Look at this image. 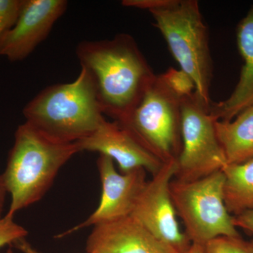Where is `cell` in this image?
Wrapping results in <instances>:
<instances>
[{"label":"cell","mask_w":253,"mask_h":253,"mask_svg":"<svg viewBox=\"0 0 253 253\" xmlns=\"http://www.w3.org/2000/svg\"><path fill=\"white\" fill-rule=\"evenodd\" d=\"M214 126L227 165L253 159V104L231 121H216Z\"/></svg>","instance_id":"5bb4252c"},{"label":"cell","mask_w":253,"mask_h":253,"mask_svg":"<svg viewBox=\"0 0 253 253\" xmlns=\"http://www.w3.org/2000/svg\"><path fill=\"white\" fill-rule=\"evenodd\" d=\"M66 0H23L14 26L0 37V56L23 61L49 36L67 10Z\"/></svg>","instance_id":"9c48e42d"},{"label":"cell","mask_w":253,"mask_h":253,"mask_svg":"<svg viewBox=\"0 0 253 253\" xmlns=\"http://www.w3.org/2000/svg\"><path fill=\"white\" fill-rule=\"evenodd\" d=\"M176 160L164 163L146 182L131 216L160 241L186 253L192 244L181 231L169 191L177 170Z\"/></svg>","instance_id":"ba28073f"},{"label":"cell","mask_w":253,"mask_h":253,"mask_svg":"<svg viewBox=\"0 0 253 253\" xmlns=\"http://www.w3.org/2000/svg\"><path fill=\"white\" fill-rule=\"evenodd\" d=\"M204 253H253L251 243L241 238L219 236L203 246Z\"/></svg>","instance_id":"2e32d148"},{"label":"cell","mask_w":253,"mask_h":253,"mask_svg":"<svg viewBox=\"0 0 253 253\" xmlns=\"http://www.w3.org/2000/svg\"><path fill=\"white\" fill-rule=\"evenodd\" d=\"M26 122L54 140L76 143L91 135L104 121L89 75L47 86L23 110Z\"/></svg>","instance_id":"3957f363"},{"label":"cell","mask_w":253,"mask_h":253,"mask_svg":"<svg viewBox=\"0 0 253 253\" xmlns=\"http://www.w3.org/2000/svg\"><path fill=\"white\" fill-rule=\"evenodd\" d=\"M6 193V189H5L2 178H1V176H0V219L1 218V213H2Z\"/></svg>","instance_id":"44dd1931"},{"label":"cell","mask_w":253,"mask_h":253,"mask_svg":"<svg viewBox=\"0 0 253 253\" xmlns=\"http://www.w3.org/2000/svg\"><path fill=\"white\" fill-rule=\"evenodd\" d=\"M161 76L169 89L181 99L191 96L196 91L194 81L182 70L169 68Z\"/></svg>","instance_id":"e0dca14e"},{"label":"cell","mask_w":253,"mask_h":253,"mask_svg":"<svg viewBox=\"0 0 253 253\" xmlns=\"http://www.w3.org/2000/svg\"><path fill=\"white\" fill-rule=\"evenodd\" d=\"M76 144L80 151H94L111 158L122 173L143 168L154 175L164 164L114 121L105 119L91 135Z\"/></svg>","instance_id":"8fae6325"},{"label":"cell","mask_w":253,"mask_h":253,"mask_svg":"<svg viewBox=\"0 0 253 253\" xmlns=\"http://www.w3.org/2000/svg\"><path fill=\"white\" fill-rule=\"evenodd\" d=\"M76 55L91 78L102 113L116 122L130 114L156 76L134 38L126 33L81 42Z\"/></svg>","instance_id":"6da1fadb"},{"label":"cell","mask_w":253,"mask_h":253,"mask_svg":"<svg viewBox=\"0 0 253 253\" xmlns=\"http://www.w3.org/2000/svg\"><path fill=\"white\" fill-rule=\"evenodd\" d=\"M80 152L76 143L54 140L28 123L18 126L14 146L1 176L6 192L11 196L7 215L41 199L59 169Z\"/></svg>","instance_id":"7a4b0ae2"},{"label":"cell","mask_w":253,"mask_h":253,"mask_svg":"<svg viewBox=\"0 0 253 253\" xmlns=\"http://www.w3.org/2000/svg\"><path fill=\"white\" fill-rule=\"evenodd\" d=\"M23 0H0V37L17 20Z\"/></svg>","instance_id":"d6986e66"},{"label":"cell","mask_w":253,"mask_h":253,"mask_svg":"<svg viewBox=\"0 0 253 253\" xmlns=\"http://www.w3.org/2000/svg\"><path fill=\"white\" fill-rule=\"evenodd\" d=\"M210 109L196 91L181 99V149L176 160V179L196 180L227 165Z\"/></svg>","instance_id":"52a82bcc"},{"label":"cell","mask_w":253,"mask_h":253,"mask_svg":"<svg viewBox=\"0 0 253 253\" xmlns=\"http://www.w3.org/2000/svg\"><path fill=\"white\" fill-rule=\"evenodd\" d=\"M97 166L102 184V194L99 206L85 221L69 229L63 235L87 226L128 217L134 211L141 191L147 182L146 171L139 168L120 174L115 168L114 161L104 155H100Z\"/></svg>","instance_id":"30bf717a"},{"label":"cell","mask_w":253,"mask_h":253,"mask_svg":"<svg viewBox=\"0 0 253 253\" xmlns=\"http://www.w3.org/2000/svg\"><path fill=\"white\" fill-rule=\"evenodd\" d=\"M172 56L190 76L201 99L211 106L212 63L208 27L196 0H166L149 11Z\"/></svg>","instance_id":"277c9868"},{"label":"cell","mask_w":253,"mask_h":253,"mask_svg":"<svg viewBox=\"0 0 253 253\" xmlns=\"http://www.w3.org/2000/svg\"><path fill=\"white\" fill-rule=\"evenodd\" d=\"M236 39L244 66L230 96L211 104L210 113L216 121H230L253 104V4L238 25Z\"/></svg>","instance_id":"4fadbf2b"},{"label":"cell","mask_w":253,"mask_h":253,"mask_svg":"<svg viewBox=\"0 0 253 253\" xmlns=\"http://www.w3.org/2000/svg\"><path fill=\"white\" fill-rule=\"evenodd\" d=\"M186 253H204V248L200 245L192 244Z\"/></svg>","instance_id":"7402d4cb"},{"label":"cell","mask_w":253,"mask_h":253,"mask_svg":"<svg viewBox=\"0 0 253 253\" xmlns=\"http://www.w3.org/2000/svg\"><path fill=\"white\" fill-rule=\"evenodd\" d=\"M87 253H179L160 241L132 216L94 226Z\"/></svg>","instance_id":"7c38bea8"},{"label":"cell","mask_w":253,"mask_h":253,"mask_svg":"<svg viewBox=\"0 0 253 253\" xmlns=\"http://www.w3.org/2000/svg\"><path fill=\"white\" fill-rule=\"evenodd\" d=\"M251 245H252V248H253V241H251Z\"/></svg>","instance_id":"cb8c5ba5"},{"label":"cell","mask_w":253,"mask_h":253,"mask_svg":"<svg viewBox=\"0 0 253 253\" xmlns=\"http://www.w3.org/2000/svg\"><path fill=\"white\" fill-rule=\"evenodd\" d=\"M233 221L236 228H241L253 234V209L233 216Z\"/></svg>","instance_id":"ffe728a7"},{"label":"cell","mask_w":253,"mask_h":253,"mask_svg":"<svg viewBox=\"0 0 253 253\" xmlns=\"http://www.w3.org/2000/svg\"><path fill=\"white\" fill-rule=\"evenodd\" d=\"M224 184L222 170L196 180L171 181L172 203L191 244L204 246L219 236H241L224 203Z\"/></svg>","instance_id":"5b68a950"},{"label":"cell","mask_w":253,"mask_h":253,"mask_svg":"<svg viewBox=\"0 0 253 253\" xmlns=\"http://www.w3.org/2000/svg\"><path fill=\"white\" fill-rule=\"evenodd\" d=\"M22 240L18 241V242H19L20 248H21V250H23V251L26 253H34V252L30 249L29 246H28V245L23 244Z\"/></svg>","instance_id":"603a6c76"},{"label":"cell","mask_w":253,"mask_h":253,"mask_svg":"<svg viewBox=\"0 0 253 253\" xmlns=\"http://www.w3.org/2000/svg\"><path fill=\"white\" fill-rule=\"evenodd\" d=\"M181 103L161 75H156L130 114L118 123L161 162H169L181 149Z\"/></svg>","instance_id":"8992f818"},{"label":"cell","mask_w":253,"mask_h":253,"mask_svg":"<svg viewBox=\"0 0 253 253\" xmlns=\"http://www.w3.org/2000/svg\"><path fill=\"white\" fill-rule=\"evenodd\" d=\"M224 197L227 211L236 216L253 209V158L239 164L226 165Z\"/></svg>","instance_id":"9a60e30c"},{"label":"cell","mask_w":253,"mask_h":253,"mask_svg":"<svg viewBox=\"0 0 253 253\" xmlns=\"http://www.w3.org/2000/svg\"><path fill=\"white\" fill-rule=\"evenodd\" d=\"M27 234L28 231L23 226L16 224L13 217L6 214L0 219V248L17 242L24 239Z\"/></svg>","instance_id":"ac0fdd59"}]
</instances>
